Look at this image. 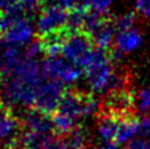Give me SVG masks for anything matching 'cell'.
<instances>
[{"instance_id": "cell-1", "label": "cell", "mask_w": 150, "mask_h": 149, "mask_svg": "<svg viewBox=\"0 0 150 149\" xmlns=\"http://www.w3.org/2000/svg\"><path fill=\"white\" fill-rule=\"evenodd\" d=\"M42 66L36 60L24 57L11 74L0 78V98L6 107L35 106L39 88L45 81Z\"/></svg>"}, {"instance_id": "cell-2", "label": "cell", "mask_w": 150, "mask_h": 149, "mask_svg": "<svg viewBox=\"0 0 150 149\" xmlns=\"http://www.w3.org/2000/svg\"><path fill=\"white\" fill-rule=\"evenodd\" d=\"M69 11L61 5H50L45 6L39 14L36 23L37 33L41 37L61 34L67 30Z\"/></svg>"}, {"instance_id": "cell-3", "label": "cell", "mask_w": 150, "mask_h": 149, "mask_svg": "<svg viewBox=\"0 0 150 149\" xmlns=\"http://www.w3.org/2000/svg\"><path fill=\"white\" fill-rule=\"evenodd\" d=\"M93 42L84 33H68L62 45L61 55L77 67H83L91 51L93 50Z\"/></svg>"}, {"instance_id": "cell-4", "label": "cell", "mask_w": 150, "mask_h": 149, "mask_svg": "<svg viewBox=\"0 0 150 149\" xmlns=\"http://www.w3.org/2000/svg\"><path fill=\"white\" fill-rule=\"evenodd\" d=\"M42 70L47 78L56 79L62 84H71L81 78V68L73 65L66 58L61 57H47L42 63Z\"/></svg>"}, {"instance_id": "cell-5", "label": "cell", "mask_w": 150, "mask_h": 149, "mask_svg": "<svg viewBox=\"0 0 150 149\" xmlns=\"http://www.w3.org/2000/svg\"><path fill=\"white\" fill-rule=\"evenodd\" d=\"M65 94L63 84L56 79H45L40 86L35 101V108L46 116H50L57 111L61 99Z\"/></svg>"}, {"instance_id": "cell-6", "label": "cell", "mask_w": 150, "mask_h": 149, "mask_svg": "<svg viewBox=\"0 0 150 149\" xmlns=\"http://www.w3.org/2000/svg\"><path fill=\"white\" fill-rule=\"evenodd\" d=\"M11 23L3 36L0 37V44L19 47L33 42L31 41L34 36L33 24L24 16H15V15H11Z\"/></svg>"}, {"instance_id": "cell-7", "label": "cell", "mask_w": 150, "mask_h": 149, "mask_svg": "<svg viewBox=\"0 0 150 149\" xmlns=\"http://www.w3.org/2000/svg\"><path fill=\"white\" fill-rule=\"evenodd\" d=\"M20 121L10 108L0 104V145L4 149H16L20 145Z\"/></svg>"}, {"instance_id": "cell-8", "label": "cell", "mask_w": 150, "mask_h": 149, "mask_svg": "<svg viewBox=\"0 0 150 149\" xmlns=\"http://www.w3.org/2000/svg\"><path fill=\"white\" fill-rule=\"evenodd\" d=\"M23 126L25 131L44 136H51L55 132L52 119H50L49 116L44 114L36 108H30L25 112L23 117Z\"/></svg>"}, {"instance_id": "cell-9", "label": "cell", "mask_w": 150, "mask_h": 149, "mask_svg": "<svg viewBox=\"0 0 150 149\" xmlns=\"http://www.w3.org/2000/svg\"><path fill=\"white\" fill-rule=\"evenodd\" d=\"M115 30L117 28H115L114 20L105 16L103 21L89 34V37L92 40L94 47L108 51L110 49L112 44L114 42L115 35H117Z\"/></svg>"}, {"instance_id": "cell-10", "label": "cell", "mask_w": 150, "mask_h": 149, "mask_svg": "<svg viewBox=\"0 0 150 149\" xmlns=\"http://www.w3.org/2000/svg\"><path fill=\"white\" fill-rule=\"evenodd\" d=\"M0 46H1V50H0V78H3L13 73V71L16 68L25 55L21 54L20 47L18 46L1 44Z\"/></svg>"}, {"instance_id": "cell-11", "label": "cell", "mask_w": 150, "mask_h": 149, "mask_svg": "<svg viewBox=\"0 0 150 149\" xmlns=\"http://www.w3.org/2000/svg\"><path fill=\"white\" fill-rule=\"evenodd\" d=\"M143 42V36L138 29L117 31L114 39V49L120 54H128L137 50Z\"/></svg>"}, {"instance_id": "cell-12", "label": "cell", "mask_w": 150, "mask_h": 149, "mask_svg": "<svg viewBox=\"0 0 150 149\" xmlns=\"http://www.w3.org/2000/svg\"><path fill=\"white\" fill-rule=\"evenodd\" d=\"M123 118H124V117H123ZM120 119L122 118L115 117L113 114L102 113L100 118L98 121L97 133L103 143H109V142L115 143V137L118 133V128H119Z\"/></svg>"}, {"instance_id": "cell-13", "label": "cell", "mask_w": 150, "mask_h": 149, "mask_svg": "<svg viewBox=\"0 0 150 149\" xmlns=\"http://www.w3.org/2000/svg\"><path fill=\"white\" fill-rule=\"evenodd\" d=\"M139 129H140V121H138L134 114L122 118L115 137V143L124 144V143L132 142L133 138L139 133Z\"/></svg>"}, {"instance_id": "cell-14", "label": "cell", "mask_w": 150, "mask_h": 149, "mask_svg": "<svg viewBox=\"0 0 150 149\" xmlns=\"http://www.w3.org/2000/svg\"><path fill=\"white\" fill-rule=\"evenodd\" d=\"M67 149H86L87 145V133L82 127H76L62 139Z\"/></svg>"}, {"instance_id": "cell-15", "label": "cell", "mask_w": 150, "mask_h": 149, "mask_svg": "<svg viewBox=\"0 0 150 149\" xmlns=\"http://www.w3.org/2000/svg\"><path fill=\"white\" fill-rule=\"evenodd\" d=\"M134 109L143 114H150V86H144L133 93Z\"/></svg>"}, {"instance_id": "cell-16", "label": "cell", "mask_w": 150, "mask_h": 149, "mask_svg": "<svg viewBox=\"0 0 150 149\" xmlns=\"http://www.w3.org/2000/svg\"><path fill=\"white\" fill-rule=\"evenodd\" d=\"M113 3L114 0H77V8L105 15L109 11Z\"/></svg>"}, {"instance_id": "cell-17", "label": "cell", "mask_w": 150, "mask_h": 149, "mask_svg": "<svg viewBox=\"0 0 150 149\" xmlns=\"http://www.w3.org/2000/svg\"><path fill=\"white\" fill-rule=\"evenodd\" d=\"M0 14L25 18L23 6H21V0H0Z\"/></svg>"}, {"instance_id": "cell-18", "label": "cell", "mask_w": 150, "mask_h": 149, "mask_svg": "<svg viewBox=\"0 0 150 149\" xmlns=\"http://www.w3.org/2000/svg\"><path fill=\"white\" fill-rule=\"evenodd\" d=\"M137 21H138V18H137L135 14L134 13H127V14L120 15L119 18H117L114 20V24H115L117 30L120 31V30L134 29L135 28Z\"/></svg>"}, {"instance_id": "cell-19", "label": "cell", "mask_w": 150, "mask_h": 149, "mask_svg": "<svg viewBox=\"0 0 150 149\" xmlns=\"http://www.w3.org/2000/svg\"><path fill=\"white\" fill-rule=\"evenodd\" d=\"M41 54H45V49H44V42L42 40H35L33 42L26 46V49L24 50V55L25 57L35 60L36 57H39Z\"/></svg>"}, {"instance_id": "cell-20", "label": "cell", "mask_w": 150, "mask_h": 149, "mask_svg": "<svg viewBox=\"0 0 150 149\" xmlns=\"http://www.w3.org/2000/svg\"><path fill=\"white\" fill-rule=\"evenodd\" d=\"M140 136L150 142V114L144 116L140 119V129H139Z\"/></svg>"}, {"instance_id": "cell-21", "label": "cell", "mask_w": 150, "mask_h": 149, "mask_svg": "<svg viewBox=\"0 0 150 149\" xmlns=\"http://www.w3.org/2000/svg\"><path fill=\"white\" fill-rule=\"evenodd\" d=\"M137 11L144 18H150V0H135Z\"/></svg>"}, {"instance_id": "cell-22", "label": "cell", "mask_w": 150, "mask_h": 149, "mask_svg": "<svg viewBox=\"0 0 150 149\" xmlns=\"http://www.w3.org/2000/svg\"><path fill=\"white\" fill-rule=\"evenodd\" d=\"M125 149H150V142L144 139H133L132 142H129V144L127 145Z\"/></svg>"}, {"instance_id": "cell-23", "label": "cell", "mask_w": 150, "mask_h": 149, "mask_svg": "<svg viewBox=\"0 0 150 149\" xmlns=\"http://www.w3.org/2000/svg\"><path fill=\"white\" fill-rule=\"evenodd\" d=\"M41 149H67V148H66L65 143H63L62 140L53 139V138H52V139L50 142H47Z\"/></svg>"}, {"instance_id": "cell-24", "label": "cell", "mask_w": 150, "mask_h": 149, "mask_svg": "<svg viewBox=\"0 0 150 149\" xmlns=\"http://www.w3.org/2000/svg\"><path fill=\"white\" fill-rule=\"evenodd\" d=\"M98 149H119L118 148V144L114 142H109V143H103Z\"/></svg>"}, {"instance_id": "cell-25", "label": "cell", "mask_w": 150, "mask_h": 149, "mask_svg": "<svg viewBox=\"0 0 150 149\" xmlns=\"http://www.w3.org/2000/svg\"><path fill=\"white\" fill-rule=\"evenodd\" d=\"M16 149H20V148H16ZM21 149H29V148H21Z\"/></svg>"}]
</instances>
